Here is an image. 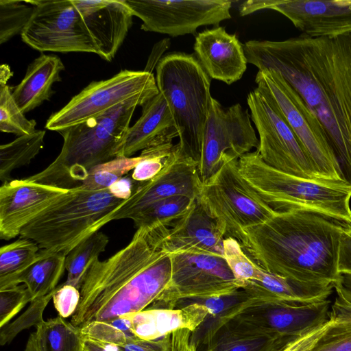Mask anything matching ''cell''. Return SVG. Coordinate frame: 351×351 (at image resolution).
Returning <instances> with one entry per match:
<instances>
[{"mask_svg":"<svg viewBox=\"0 0 351 351\" xmlns=\"http://www.w3.org/2000/svg\"><path fill=\"white\" fill-rule=\"evenodd\" d=\"M145 97L131 99L97 117L60 130L62 149L45 169L26 178L53 186L71 189L88 177L95 167L117 158L137 106Z\"/></svg>","mask_w":351,"mask_h":351,"instance_id":"4","label":"cell"},{"mask_svg":"<svg viewBox=\"0 0 351 351\" xmlns=\"http://www.w3.org/2000/svg\"><path fill=\"white\" fill-rule=\"evenodd\" d=\"M239 167L244 180L274 210L314 213L351 223V186L289 174L267 165L257 151L243 155Z\"/></svg>","mask_w":351,"mask_h":351,"instance_id":"5","label":"cell"},{"mask_svg":"<svg viewBox=\"0 0 351 351\" xmlns=\"http://www.w3.org/2000/svg\"><path fill=\"white\" fill-rule=\"evenodd\" d=\"M52 300L58 315L66 319L75 313L80 303V292L75 287L62 283L56 287Z\"/></svg>","mask_w":351,"mask_h":351,"instance_id":"42","label":"cell"},{"mask_svg":"<svg viewBox=\"0 0 351 351\" xmlns=\"http://www.w3.org/2000/svg\"><path fill=\"white\" fill-rule=\"evenodd\" d=\"M329 320L296 337L288 351H311L315 343L326 329Z\"/></svg>","mask_w":351,"mask_h":351,"instance_id":"46","label":"cell"},{"mask_svg":"<svg viewBox=\"0 0 351 351\" xmlns=\"http://www.w3.org/2000/svg\"><path fill=\"white\" fill-rule=\"evenodd\" d=\"M109 242L106 234L97 231L76 245L66 256L65 266L68 271L64 284L80 290L84 275L90 262L105 251Z\"/></svg>","mask_w":351,"mask_h":351,"instance_id":"34","label":"cell"},{"mask_svg":"<svg viewBox=\"0 0 351 351\" xmlns=\"http://www.w3.org/2000/svg\"><path fill=\"white\" fill-rule=\"evenodd\" d=\"M11 76L10 67L2 64L0 73V130L21 136L34 132L36 122L27 119L14 99L11 88L7 84Z\"/></svg>","mask_w":351,"mask_h":351,"instance_id":"33","label":"cell"},{"mask_svg":"<svg viewBox=\"0 0 351 351\" xmlns=\"http://www.w3.org/2000/svg\"><path fill=\"white\" fill-rule=\"evenodd\" d=\"M159 93L156 77L147 71L123 70L94 81L47 119L45 128L58 132L97 117L134 98L151 99Z\"/></svg>","mask_w":351,"mask_h":351,"instance_id":"10","label":"cell"},{"mask_svg":"<svg viewBox=\"0 0 351 351\" xmlns=\"http://www.w3.org/2000/svg\"><path fill=\"white\" fill-rule=\"evenodd\" d=\"M208 315L205 306L197 300L180 308H147L121 316L127 319L130 330L136 337L153 340L180 329L193 332Z\"/></svg>","mask_w":351,"mask_h":351,"instance_id":"25","label":"cell"},{"mask_svg":"<svg viewBox=\"0 0 351 351\" xmlns=\"http://www.w3.org/2000/svg\"><path fill=\"white\" fill-rule=\"evenodd\" d=\"M197 199L224 237L235 239L241 245L246 229L263 223L277 212L244 180L239 159L228 154L223 156L218 170L202 183Z\"/></svg>","mask_w":351,"mask_h":351,"instance_id":"8","label":"cell"},{"mask_svg":"<svg viewBox=\"0 0 351 351\" xmlns=\"http://www.w3.org/2000/svg\"><path fill=\"white\" fill-rule=\"evenodd\" d=\"M343 223L302 210L277 211L245 230L243 249L265 270L306 282H336Z\"/></svg>","mask_w":351,"mask_h":351,"instance_id":"3","label":"cell"},{"mask_svg":"<svg viewBox=\"0 0 351 351\" xmlns=\"http://www.w3.org/2000/svg\"><path fill=\"white\" fill-rule=\"evenodd\" d=\"M29 1L34 10L21 34L25 44L39 51L99 55V48L73 0Z\"/></svg>","mask_w":351,"mask_h":351,"instance_id":"12","label":"cell"},{"mask_svg":"<svg viewBox=\"0 0 351 351\" xmlns=\"http://www.w3.org/2000/svg\"><path fill=\"white\" fill-rule=\"evenodd\" d=\"M334 289L336 293H340L351 302V274H341L339 280L334 284Z\"/></svg>","mask_w":351,"mask_h":351,"instance_id":"50","label":"cell"},{"mask_svg":"<svg viewBox=\"0 0 351 351\" xmlns=\"http://www.w3.org/2000/svg\"><path fill=\"white\" fill-rule=\"evenodd\" d=\"M202 185L197 163L183 154L176 144L161 171L151 180L138 183L130 197L110 214L105 223L132 219L150 205L170 197L184 195L197 199Z\"/></svg>","mask_w":351,"mask_h":351,"instance_id":"16","label":"cell"},{"mask_svg":"<svg viewBox=\"0 0 351 351\" xmlns=\"http://www.w3.org/2000/svg\"><path fill=\"white\" fill-rule=\"evenodd\" d=\"M195 199L184 195L170 197L150 205L132 219L136 228L169 227L189 210Z\"/></svg>","mask_w":351,"mask_h":351,"instance_id":"35","label":"cell"},{"mask_svg":"<svg viewBox=\"0 0 351 351\" xmlns=\"http://www.w3.org/2000/svg\"><path fill=\"white\" fill-rule=\"evenodd\" d=\"M124 1L142 21L141 29L172 37L193 34L201 26H218L231 18L232 3L228 0Z\"/></svg>","mask_w":351,"mask_h":351,"instance_id":"15","label":"cell"},{"mask_svg":"<svg viewBox=\"0 0 351 351\" xmlns=\"http://www.w3.org/2000/svg\"><path fill=\"white\" fill-rule=\"evenodd\" d=\"M124 201L108 189L93 190L80 184L29 222L20 237L34 241L40 250L66 256L106 225V219Z\"/></svg>","mask_w":351,"mask_h":351,"instance_id":"7","label":"cell"},{"mask_svg":"<svg viewBox=\"0 0 351 351\" xmlns=\"http://www.w3.org/2000/svg\"><path fill=\"white\" fill-rule=\"evenodd\" d=\"M298 336L278 337L270 341L259 351H288Z\"/></svg>","mask_w":351,"mask_h":351,"instance_id":"49","label":"cell"},{"mask_svg":"<svg viewBox=\"0 0 351 351\" xmlns=\"http://www.w3.org/2000/svg\"><path fill=\"white\" fill-rule=\"evenodd\" d=\"M255 82L291 128L319 178L343 182L322 125L297 92L274 70L258 71Z\"/></svg>","mask_w":351,"mask_h":351,"instance_id":"9","label":"cell"},{"mask_svg":"<svg viewBox=\"0 0 351 351\" xmlns=\"http://www.w3.org/2000/svg\"><path fill=\"white\" fill-rule=\"evenodd\" d=\"M311 351H351V302L339 293L330 306L329 324Z\"/></svg>","mask_w":351,"mask_h":351,"instance_id":"30","label":"cell"},{"mask_svg":"<svg viewBox=\"0 0 351 351\" xmlns=\"http://www.w3.org/2000/svg\"><path fill=\"white\" fill-rule=\"evenodd\" d=\"M194 54L208 75L228 85L239 80L247 69L243 45L223 27L206 29L195 36Z\"/></svg>","mask_w":351,"mask_h":351,"instance_id":"21","label":"cell"},{"mask_svg":"<svg viewBox=\"0 0 351 351\" xmlns=\"http://www.w3.org/2000/svg\"><path fill=\"white\" fill-rule=\"evenodd\" d=\"M258 146L248 110L240 104L224 107L212 97L197 162L202 182L218 170L225 154L239 159Z\"/></svg>","mask_w":351,"mask_h":351,"instance_id":"13","label":"cell"},{"mask_svg":"<svg viewBox=\"0 0 351 351\" xmlns=\"http://www.w3.org/2000/svg\"><path fill=\"white\" fill-rule=\"evenodd\" d=\"M262 10L282 14L308 36H335L351 32V1L247 0L239 6L242 16Z\"/></svg>","mask_w":351,"mask_h":351,"instance_id":"17","label":"cell"},{"mask_svg":"<svg viewBox=\"0 0 351 351\" xmlns=\"http://www.w3.org/2000/svg\"><path fill=\"white\" fill-rule=\"evenodd\" d=\"M84 339L106 346H117L136 337L114 326L110 322H93L80 329Z\"/></svg>","mask_w":351,"mask_h":351,"instance_id":"40","label":"cell"},{"mask_svg":"<svg viewBox=\"0 0 351 351\" xmlns=\"http://www.w3.org/2000/svg\"><path fill=\"white\" fill-rule=\"evenodd\" d=\"M167 156H141L142 159L138 162L131 173L132 179L139 183L151 180L161 171Z\"/></svg>","mask_w":351,"mask_h":351,"instance_id":"44","label":"cell"},{"mask_svg":"<svg viewBox=\"0 0 351 351\" xmlns=\"http://www.w3.org/2000/svg\"><path fill=\"white\" fill-rule=\"evenodd\" d=\"M331 304L328 299L309 303L269 304L223 314L217 319L216 324L221 329L232 322L280 336H296L328 322Z\"/></svg>","mask_w":351,"mask_h":351,"instance_id":"18","label":"cell"},{"mask_svg":"<svg viewBox=\"0 0 351 351\" xmlns=\"http://www.w3.org/2000/svg\"><path fill=\"white\" fill-rule=\"evenodd\" d=\"M142 159L141 156L117 158L93 168L86 179L81 184L93 190L108 189L114 182L128 174Z\"/></svg>","mask_w":351,"mask_h":351,"instance_id":"37","label":"cell"},{"mask_svg":"<svg viewBox=\"0 0 351 351\" xmlns=\"http://www.w3.org/2000/svg\"><path fill=\"white\" fill-rule=\"evenodd\" d=\"M138 183L128 173L114 182L108 189L115 197L127 200L132 195Z\"/></svg>","mask_w":351,"mask_h":351,"instance_id":"47","label":"cell"},{"mask_svg":"<svg viewBox=\"0 0 351 351\" xmlns=\"http://www.w3.org/2000/svg\"><path fill=\"white\" fill-rule=\"evenodd\" d=\"M25 351H41L35 332L29 335Z\"/></svg>","mask_w":351,"mask_h":351,"instance_id":"51","label":"cell"},{"mask_svg":"<svg viewBox=\"0 0 351 351\" xmlns=\"http://www.w3.org/2000/svg\"><path fill=\"white\" fill-rule=\"evenodd\" d=\"M36 328L41 351H84L80 329L59 315Z\"/></svg>","mask_w":351,"mask_h":351,"instance_id":"31","label":"cell"},{"mask_svg":"<svg viewBox=\"0 0 351 351\" xmlns=\"http://www.w3.org/2000/svg\"><path fill=\"white\" fill-rule=\"evenodd\" d=\"M156 81L179 134L180 152L197 165L207 122L210 77L193 53L170 52L157 63Z\"/></svg>","mask_w":351,"mask_h":351,"instance_id":"6","label":"cell"},{"mask_svg":"<svg viewBox=\"0 0 351 351\" xmlns=\"http://www.w3.org/2000/svg\"><path fill=\"white\" fill-rule=\"evenodd\" d=\"M69 189L27 178L2 184L0 187V238L10 240L20 235L23 227Z\"/></svg>","mask_w":351,"mask_h":351,"instance_id":"19","label":"cell"},{"mask_svg":"<svg viewBox=\"0 0 351 351\" xmlns=\"http://www.w3.org/2000/svg\"><path fill=\"white\" fill-rule=\"evenodd\" d=\"M104 346L112 351H170L171 334L153 340L134 337L119 346Z\"/></svg>","mask_w":351,"mask_h":351,"instance_id":"43","label":"cell"},{"mask_svg":"<svg viewBox=\"0 0 351 351\" xmlns=\"http://www.w3.org/2000/svg\"><path fill=\"white\" fill-rule=\"evenodd\" d=\"M45 135V131L36 130L0 146V180L3 184L10 181L14 169L28 165L38 154L44 147Z\"/></svg>","mask_w":351,"mask_h":351,"instance_id":"32","label":"cell"},{"mask_svg":"<svg viewBox=\"0 0 351 351\" xmlns=\"http://www.w3.org/2000/svg\"><path fill=\"white\" fill-rule=\"evenodd\" d=\"M223 258L237 280L247 284L256 278L260 266L244 252L235 239L224 238Z\"/></svg>","mask_w":351,"mask_h":351,"instance_id":"38","label":"cell"},{"mask_svg":"<svg viewBox=\"0 0 351 351\" xmlns=\"http://www.w3.org/2000/svg\"><path fill=\"white\" fill-rule=\"evenodd\" d=\"M337 269L340 275L351 274V223H343L338 251Z\"/></svg>","mask_w":351,"mask_h":351,"instance_id":"45","label":"cell"},{"mask_svg":"<svg viewBox=\"0 0 351 351\" xmlns=\"http://www.w3.org/2000/svg\"><path fill=\"white\" fill-rule=\"evenodd\" d=\"M40 248L21 238L0 248V290L18 286L22 274L37 260Z\"/></svg>","mask_w":351,"mask_h":351,"instance_id":"29","label":"cell"},{"mask_svg":"<svg viewBox=\"0 0 351 351\" xmlns=\"http://www.w3.org/2000/svg\"><path fill=\"white\" fill-rule=\"evenodd\" d=\"M64 69L60 58L53 55L41 54L29 64L23 79L12 92L23 113L50 99L55 93L52 86L61 81L60 74Z\"/></svg>","mask_w":351,"mask_h":351,"instance_id":"26","label":"cell"},{"mask_svg":"<svg viewBox=\"0 0 351 351\" xmlns=\"http://www.w3.org/2000/svg\"><path fill=\"white\" fill-rule=\"evenodd\" d=\"M243 48L247 63L278 72L300 95L325 132L342 181L351 186V32L251 40Z\"/></svg>","mask_w":351,"mask_h":351,"instance_id":"1","label":"cell"},{"mask_svg":"<svg viewBox=\"0 0 351 351\" xmlns=\"http://www.w3.org/2000/svg\"><path fill=\"white\" fill-rule=\"evenodd\" d=\"M171 280L163 302L174 308L180 301L225 297L247 284L236 279L221 256L181 252L170 254Z\"/></svg>","mask_w":351,"mask_h":351,"instance_id":"14","label":"cell"},{"mask_svg":"<svg viewBox=\"0 0 351 351\" xmlns=\"http://www.w3.org/2000/svg\"><path fill=\"white\" fill-rule=\"evenodd\" d=\"M84 351H112L103 345L96 343L93 341L84 339Z\"/></svg>","mask_w":351,"mask_h":351,"instance_id":"52","label":"cell"},{"mask_svg":"<svg viewBox=\"0 0 351 351\" xmlns=\"http://www.w3.org/2000/svg\"><path fill=\"white\" fill-rule=\"evenodd\" d=\"M279 336L237 322H228L221 328L208 343L206 351H259Z\"/></svg>","mask_w":351,"mask_h":351,"instance_id":"28","label":"cell"},{"mask_svg":"<svg viewBox=\"0 0 351 351\" xmlns=\"http://www.w3.org/2000/svg\"><path fill=\"white\" fill-rule=\"evenodd\" d=\"M252 121L258 134L261 159L279 171L319 179L295 134L273 103L256 88L247 97Z\"/></svg>","mask_w":351,"mask_h":351,"instance_id":"11","label":"cell"},{"mask_svg":"<svg viewBox=\"0 0 351 351\" xmlns=\"http://www.w3.org/2000/svg\"><path fill=\"white\" fill-rule=\"evenodd\" d=\"M31 302V295L25 285L0 290V327L10 323Z\"/></svg>","mask_w":351,"mask_h":351,"instance_id":"41","label":"cell"},{"mask_svg":"<svg viewBox=\"0 0 351 351\" xmlns=\"http://www.w3.org/2000/svg\"><path fill=\"white\" fill-rule=\"evenodd\" d=\"M73 3L99 48V56L111 61L132 25V11L124 0H73Z\"/></svg>","mask_w":351,"mask_h":351,"instance_id":"22","label":"cell"},{"mask_svg":"<svg viewBox=\"0 0 351 351\" xmlns=\"http://www.w3.org/2000/svg\"><path fill=\"white\" fill-rule=\"evenodd\" d=\"M66 256L40 250L37 260L22 274L19 284L27 288L32 301L55 291L64 270Z\"/></svg>","mask_w":351,"mask_h":351,"instance_id":"27","label":"cell"},{"mask_svg":"<svg viewBox=\"0 0 351 351\" xmlns=\"http://www.w3.org/2000/svg\"><path fill=\"white\" fill-rule=\"evenodd\" d=\"M192 333L189 329H180L171 333L170 351H197L196 345L191 340Z\"/></svg>","mask_w":351,"mask_h":351,"instance_id":"48","label":"cell"},{"mask_svg":"<svg viewBox=\"0 0 351 351\" xmlns=\"http://www.w3.org/2000/svg\"><path fill=\"white\" fill-rule=\"evenodd\" d=\"M225 237L216 221L196 199L189 210L171 226L162 230V250L223 256Z\"/></svg>","mask_w":351,"mask_h":351,"instance_id":"20","label":"cell"},{"mask_svg":"<svg viewBox=\"0 0 351 351\" xmlns=\"http://www.w3.org/2000/svg\"><path fill=\"white\" fill-rule=\"evenodd\" d=\"M165 227L136 228L126 246L104 261L94 258L80 288L71 322L81 329L147 308H161L171 280V255L160 243Z\"/></svg>","mask_w":351,"mask_h":351,"instance_id":"2","label":"cell"},{"mask_svg":"<svg viewBox=\"0 0 351 351\" xmlns=\"http://www.w3.org/2000/svg\"><path fill=\"white\" fill-rule=\"evenodd\" d=\"M140 118L128 130L117 158H130L139 151L179 136L169 107L158 93L143 106Z\"/></svg>","mask_w":351,"mask_h":351,"instance_id":"24","label":"cell"},{"mask_svg":"<svg viewBox=\"0 0 351 351\" xmlns=\"http://www.w3.org/2000/svg\"><path fill=\"white\" fill-rule=\"evenodd\" d=\"M333 283L306 282L270 273L260 267L257 277L242 288V304L252 308L278 302L309 303L328 299Z\"/></svg>","mask_w":351,"mask_h":351,"instance_id":"23","label":"cell"},{"mask_svg":"<svg viewBox=\"0 0 351 351\" xmlns=\"http://www.w3.org/2000/svg\"><path fill=\"white\" fill-rule=\"evenodd\" d=\"M34 6L29 1L0 0V44L21 34L29 21Z\"/></svg>","mask_w":351,"mask_h":351,"instance_id":"36","label":"cell"},{"mask_svg":"<svg viewBox=\"0 0 351 351\" xmlns=\"http://www.w3.org/2000/svg\"><path fill=\"white\" fill-rule=\"evenodd\" d=\"M54 292L32 301L28 308L16 319L1 328L0 344L3 346L10 342L21 330L32 326L36 327L41 324L43 311L53 298Z\"/></svg>","mask_w":351,"mask_h":351,"instance_id":"39","label":"cell"}]
</instances>
